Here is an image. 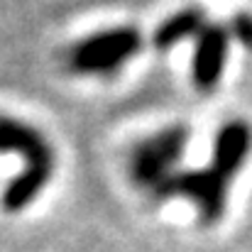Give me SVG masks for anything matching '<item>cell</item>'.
I'll return each mask as SVG.
<instances>
[{
    "instance_id": "5b68a950",
    "label": "cell",
    "mask_w": 252,
    "mask_h": 252,
    "mask_svg": "<svg viewBox=\"0 0 252 252\" xmlns=\"http://www.w3.org/2000/svg\"><path fill=\"white\" fill-rule=\"evenodd\" d=\"M230 30L228 25L208 22L206 30L193 42V57H191V84L201 93H213L228 66V52H230Z\"/></svg>"
},
{
    "instance_id": "6da1fadb",
    "label": "cell",
    "mask_w": 252,
    "mask_h": 252,
    "mask_svg": "<svg viewBox=\"0 0 252 252\" xmlns=\"http://www.w3.org/2000/svg\"><path fill=\"white\" fill-rule=\"evenodd\" d=\"M252 157V125L243 118L223 123L213 137L211 162L198 169H179L152 193L157 201L184 198L196 208L203 228L218 225L228 213L230 189Z\"/></svg>"
},
{
    "instance_id": "7a4b0ae2",
    "label": "cell",
    "mask_w": 252,
    "mask_h": 252,
    "mask_svg": "<svg viewBox=\"0 0 252 252\" xmlns=\"http://www.w3.org/2000/svg\"><path fill=\"white\" fill-rule=\"evenodd\" d=\"M0 155H20L22 171L12 176L2 193L0 208L5 213H22L30 208L57 174V147L32 123L12 115H0Z\"/></svg>"
},
{
    "instance_id": "52a82bcc",
    "label": "cell",
    "mask_w": 252,
    "mask_h": 252,
    "mask_svg": "<svg viewBox=\"0 0 252 252\" xmlns=\"http://www.w3.org/2000/svg\"><path fill=\"white\" fill-rule=\"evenodd\" d=\"M228 30H230V37H233L238 44H243L245 49L252 52V15H248V12L235 15V17L230 20Z\"/></svg>"
},
{
    "instance_id": "277c9868",
    "label": "cell",
    "mask_w": 252,
    "mask_h": 252,
    "mask_svg": "<svg viewBox=\"0 0 252 252\" xmlns=\"http://www.w3.org/2000/svg\"><path fill=\"white\" fill-rule=\"evenodd\" d=\"M191 142V130L184 123L167 125L147 137H142L130 150V179L135 186L147 191L150 196L179 171V164L184 159V152Z\"/></svg>"
},
{
    "instance_id": "3957f363",
    "label": "cell",
    "mask_w": 252,
    "mask_h": 252,
    "mask_svg": "<svg viewBox=\"0 0 252 252\" xmlns=\"http://www.w3.org/2000/svg\"><path fill=\"white\" fill-rule=\"evenodd\" d=\"M145 47V34L135 25L105 27L86 34L66 52V66L76 76H110L118 74Z\"/></svg>"
},
{
    "instance_id": "8992f818",
    "label": "cell",
    "mask_w": 252,
    "mask_h": 252,
    "mask_svg": "<svg viewBox=\"0 0 252 252\" xmlns=\"http://www.w3.org/2000/svg\"><path fill=\"white\" fill-rule=\"evenodd\" d=\"M208 20L206 12L201 7H181L174 15H169L167 20H162L155 32H152V47L157 52H171L174 47L189 42V39H198V34L206 30Z\"/></svg>"
}]
</instances>
